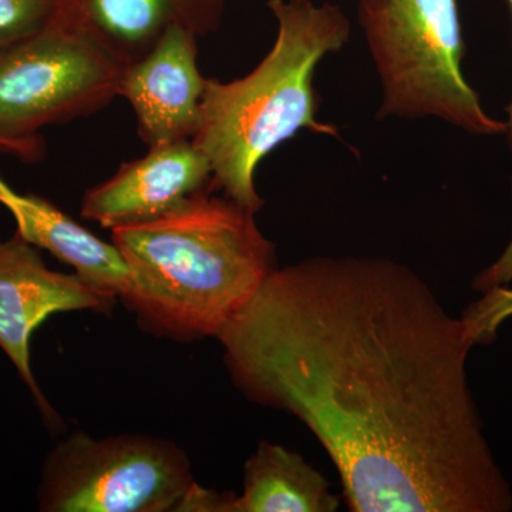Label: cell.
Returning <instances> with one entry per match:
<instances>
[{"label":"cell","instance_id":"7c38bea8","mask_svg":"<svg viewBox=\"0 0 512 512\" xmlns=\"http://www.w3.org/2000/svg\"><path fill=\"white\" fill-rule=\"evenodd\" d=\"M339 497L296 451L261 441L245 464L244 491L231 512H333Z\"/></svg>","mask_w":512,"mask_h":512},{"label":"cell","instance_id":"ba28073f","mask_svg":"<svg viewBox=\"0 0 512 512\" xmlns=\"http://www.w3.org/2000/svg\"><path fill=\"white\" fill-rule=\"evenodd\" d=\"M214 190L208 158L194 141H177L148 148L146 156L121 165L109 180L90 188L82 217L113 231L158 220Z\"/></svg>","mask_w":512,"mask_h":512},{"label":"cell","instance_id":"ac0fdd59","mask_svg":"<svg viewBox=\"0 0 512 512\" xmlns=\"http://www.w3.org/2000/svg\"><path fill=\"white\" fill-rule=\"evenodd\" d=\"M3 154H5V153H3Z\"/></svg>","mask_w":512,"mask_h":512},{"label":"cell","instance_id":"3957f363","mask_svg":"<svg viewBox=\"0 0 512 512\" xmlns=\"http://www.w3.org/2000/svg\"><path fill=\"white\" fill-rule=\"evenodd\" d=\"M278 22L275 45L242 79L207 80L201 123L192 138L208 158L215 187L249 211L264 201L255 190V171L269 153L301 130L338 136L316 120V66L338 52L350 36L343 10L313 0H269Z\"/></svg>","mask_w":512,"mask_h":512},{"label":"cell","instance_id":"e0dca14e","mask_svg":"<svg viewBox=\"0 0 512 512\" xmlns=\"http://www.w3.org/2000/svg\"><path fill=\"white\" fill-rule=\"evenodd\" d=\"M508 3H510L511 10H512V0H508ZM508 121H505L507 123V134H508V140H510L511 146H512V101L510 106H508Z\"/></svg>","mask_w":512,"mask_h":512},{"label":"cell","instance_id":"2e32d148","mask_svg":"<svg viewBox=\"0 0 512 512\" xmlns=\"http://www.w3.org/2000/svg\"><path fill=\"white\" fill-rule=\"evenodd\" d=\"M512 281V239L503 254L498 256L493 265L485 268L474 279V289L477 292H487L497 286H507Z\"/></svg>","mask_w":512,"mask_h":512},{"label":"cell","instance_id":"4fadbf2b","mask_svg":"<svg viewBox=\"0 0 512 512\" xmlns=\"http://www.w3.org/2000/svg\"><path fill=\"white\" fill-rule=\"evenodd\" d=\"M56 9L57 0H0V53L45 29Z\"/></svg>","mask_w":512,"mask_h":512},{"label":"cell","instance_id":"52a82bcc","mask_svg":"<svg viewBox=\"0 0 512 512\" xmlns=\"http://www.w3.org/2000/svg\"><path fill=\"white\" fill-rule=\"evenodd\" d=\"M117 301L116 296L87 284L76 274L47 268L40 249L19 235L0 238V349L28 387L47 429L59 430L62 419L33 375V333L57 313H110Z\"/></svg>","mask_w":512,"mask_h":512},{"label":"cell","instance_id":"6da1fadb","mask_svg":"<svg viewBox=\"0 0 512 512\" xmlns=\"http://www.w3.org/2000/svg\"><path fill=\"white\" fill-rule=\"evenodd\" d=\"M247 399L295 416L355 512H508L468 339L416 272L316 256L276 268L215 338Z\"/></svg>","mask_w":512,"mask_h":512},{"label":"cell","instance_id":"7a4b0ae2","mask_svg":"<svg viewBox=\"0 0 512 512\" xmlns=\"http://www.w3.org/2000/svg\"><path fill=\"white\" fill-rule=\"evenodd\" d=\"M212 192L158 220L111 231L128 268L120 301L157 338H217L278 268L255 212Z\"/></svg>","mask_w":512,"mask_h":512},{"label":"cell","instance_id":"9a60e30c","mask_svg":"<svg viewBox=\"0 0 512 512\" xmlns=\"http://www.w3.org/2000/svg\"><path fill=\"white\" fill-rule=\"evenodd\" d=\"M234 497V494L208 490L195 481L177 512H231Z\"/></svg>","mask_w":512,"mask_h":512},{"label":"cell","instance_id":"5b68a950","mask_svg":"<svg viewBox=\"0 0 512 512\" xmlns=\"http://www.w3.org/2000/svg\"><path fill=\"white\" fill-rule=\"evenodd\" d=\"M124 67L53 16L45 29L0 53V150L39 163L46 154L40 130L106 107L119 96Z\"/></svg>","mask_w":512,"mask_h":512},{"label":"cell","instance_id":"9c48e42d","mask_svg":"<svg viewBox=\"0 0 512 512\" xmlns=\"http://www.w3.org/2000/svg\"><path fill=\"white\" fill-rule=\"evenodd\" d=\"M198 37L174 26L137 62L124 67L119 96L136 114L148 148L192 140L201 123L207 80L198 69Z\"/></svg>","mask_w":512,"mask_h":512},{"label":"cell","instance_id":"277c9868","mask_svg":"<svg viewBox=\"0 0 512 512\" xmlns=\"http://www.w3.org/2000/svg\"><path fill=\"white\" fill-rule=\"evenodd\" d=\"M359 23L382 82L379 117H436L477 136L507 133L461 70L457 0H360Z\"/></svg>","mask_w":512,"mask_h":512},{"label":"cell","instance_id":"8fae6325","mask_svg":"<svg viewBox=\"0 0 512 512\" xmlns=\"http://www.w3.org/2000/svg\"><path fill=\"white\" fill-rule=\"evenodd\" d=\"M0 205L12 214L16 235L72 266L74 274L87 284L119 299L126 291V259L113 241L110 244L96 237L46 198L13 190L2 175Z\"/></svg>","mask_w":512,"mask_h":512},{"label":"cell","instance_id":"5bb4252c","mask_svg":"<svg viewBox=\"0 0 512 512\" xmlns=\"http://www.w3.org/2000/svg\"><path fill=\"white\" fill-rule=\"evenodd\" d=\"M512 318V289L497 286L483 292L478 301L471 303L461 316L468 339L473 345H487L497 338L501 325Z\"/></svg>","mask_w":512,"mask_h":512},{"label":"cell","instance_id":"30bf717a","mask_svg":"<svg viewBox=\"0 0 512 512\" xmlns=\"http://www.w3.org/2000/svg\"><path fill=\"white\" fill-rule=\"evenodd\" d=\"M224 10L225 0H57L55 18L128 66L174 26L198 39L212 35L220 29Z\"/></svg>","mask_w":512,"mask_h":512},{"label":"cell","instance_id":"8992f818","mask_svg":"<svg viewBox=\"0 0 512 512\" xmlns=\"http://www.w3.org/2000/svg\"><path fill=\"white\" fill-rule=\"evenodd\" d=\"M187 454L141 434L94 439L82 431L57 443L43 463V512H177L194 485Z\"/></svg>","mask_w":512,"mask_h":512}]
</instances>
